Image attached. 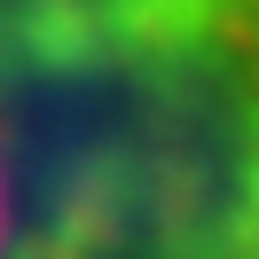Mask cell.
<instances>
[{"instance_id": "obj_1", "label": "cell", "mask_w": 259, "mask_h": 259, "mask_svg": "<svg viewBox=\"0 0 259 259\" xmlns=\"http://www.w3.org/2000/svg\"><path fill=\"white\" fill-rule=\"evenodd\" d=\"M0 165L24 259H259V0H0Z\"/></svg>"}, {"instance_id": "obj_2", "label": "cell", "mask_w": 259, "mask_h": 259, "mask_svg": "<svg viewBox=\"0 0 259 259\" xmlns=\"http://www.w3.org/2000/svg\"><path fill=\"white\" fill-rule=\"evenodd\" d=\"M0 259H24V220H16V189H8V165H0Z\"/></svg>"}]
</instances>
